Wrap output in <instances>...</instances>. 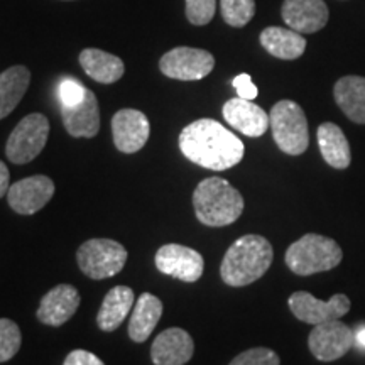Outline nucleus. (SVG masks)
<instances>
[{
  "instance_id": "obj_27",
  "label": "nucleus",
  "mask_w": 365,
  "mask_h": 365,
  "mask_svg": "<svg viewBox=\"0 0 365 365\" xmlns=\"http://www.w3.org/2000/svg\"><path fill=\"white\" fill-rule=\"evenodd\" d=\"M22 335L16 322L0 318V362H7L19 352Z\"/></svg>"
},
{
  "instance_id": "obj_33",
  "label": "nucleus",
  "mask_w": 365,
  "mask_h": 365,
  "mask_svg": "<svg viewBox=\"0 0 365 365\" xmlns=\"http://www.w3.org/2000/svg\"><path fill=\"white\" fill-rule=\"evenodd\" d=\"M11 173H9L6 163L0 161V198L7 195L9 188H11Z\"/></svg>"
},
{
  "instance_id": "obj_23",
  "label": "nucleus",
  "mask_w": 365,
  "mask_h": 365,
  "mask_svg": "<svg viewBox=\"0 0 365 365\" xmlns=\"http://www.w3.org/2000/svg\"><path fill=\"white\" fill-rule=\"evenodd\" d=\"M318 145L322 156L335 170H345L352 163L350 144L339 125L325 122L318 127Z\"/></svg>"
},
{
  "instance_id": "obj_32",
  "label": "nucleus",
  "mask_w": 365,
  "mask_h": 365,
  "mask_svg": "<svg viewBox=\"0 0 365 365\" xmlns=\"http://www.w3.org/2000/svg\"><path fill=\"white\" fill-rule=\"evenodd\" d=\"M63 365H105L97 355L86 352V350H73L68 354V357Z\"/></svg>"
},
{
  "instance_id": "obj_5",
  "label": "nucleus",
  "mask_w": 365,
  "mask_h": 365,
  "mask_svg": "<svg viewBox=\"0 0 365 365\" xmlns=\"http://www.w3.org/2000/svg\"><path fill=\"white\" fill-rule=\"evenodd\" d=\"M269 125L277 148L289 156H301L308 149V120L293 100H281L269 113Z\"/></svg>"
},
{
  "instance_id": "obj_2",
  "label": "nucleus",
  "mask_w": 365,
  "mask_h": 365,
  "mask_svg": "<svg viewBox=\"0 0 365 365\" xmlns=\"http://www.w3.org/2000/svg\"><path fill=\"white\" fill-rule=\"evenodd\" d=\"M272 259V245L266 237L244 235L228 247L220 266V276L232 287L252 284L267 272Z\"/></svg>"
},
{
  "instance_id": "obj_20",
  "label": "nucleus",
  "mask_w": 365,
  "mask_h": 365,
  "mask_svg": "<svg viewBox=\"0 0 365 365\" xmlns=\"http://www.w3.org/2000/svg\"><path fill=\"white\" fill-rule=\"evenodd\" d=\"M134 291L127 286H115L108 291L97 314V325L103 331H113L134 308Z\"/></svg>"
},
{
  "instance_id": "obj_18",
  "label": "nucleus",
  "mask_w": 365,
  "mask_h": 365,
  "mask_svg": "<svg viewBox=\"0 0 365 365\" xmlns=\"http://www.w3.org/2000/svg\"><path fill=\"white\" fill-rule=\"evenodd\" d=\"M223 118L228 125L249 137H261L269 129V115L252 100L230 98L223 105Z\"/></svg>"
},
{
  "instance_id": "obj_11",
  "label": "nucleus",
  "mask_w": 365,
  "mask_h": 365,
  "mask_svg": "<svg viewBox=\"0 0 365 365\" xmlns=\"http://www.w3.org/2000/svg\"><path fill=\"white\" fill-rule=\"evenodd\" d=\"M54 195V182L51 178L36 175L14 182L7 191V202L14 212L19 215H34L43 210Z\"/></svg>"
},
{
  "instance_id": "obj_31",
  "label": "nucleus",
  "mask_w": 365,
  "mask_h": 365,
  "mask_svg": "<svg viewBox=\"0 0 365 365\" xmlns=\"http://www.w3.org/2000/svg\"><path fill=\"white\" fill-rule=\"evenodd\" d=\"M232 85H234V88L237 90V95H239L240 98L254 100L259 93L257 86L254 85L252 78H250L247 73H242V75L235 76L234 81H232Z\"/></svg>"
},
{
  "instance_id": "obj_1",
  "label": "nucleus",
  "mask_w": 365,
  "mask_h": 365,
  "mask_svg": "<svg viewBox=\"0 0 365 365\" xmlns=\"http://www.w3.org/2000/svg\"><path fill=\"white\" fill-rule=\"evenodd\" d=\"M180 149L191 163L213 171L237 166L244 158V143L212 118H200L180 134Z\"/></svg>"
},
{
  "instance_id": "obj_12",
  "label": "nucleus",
  "mask_w": 365,
  "mask_h": 365,
  "mask_svg": "<svg viewBox=\"0 0 365 365\" xmlns=\"http://www.w3.org/2000/svg\"><path fill=\"white\" fill-rule=\"evenodd\" d=\"M156 267L166 276L182 282H196L202 277L205 261L198 250L180 244H166L158 250Z\"/></svg>"
},
{
  "instance_id": "obj_13",
  "label": "nucleus",
  "mask_w": 365,
  "mask_h": 365,
  "mask_svg": "<svg viewBox=\"0 0 365 365\" xmlns=\"http://www.w3.org/2000/svg\"><path fill=\"white\" fill-rule=\"evenodd\" d=\"M150 125L148 117L135 108H122L112 118V135L115 148L124 154H134L148 143Z\"/></svg>"
},
{
  "instance_id": "obj_34",
  "label": "nucleus",
  "mask_w": 365,
  "mask_h": 365,
  "mask_svg": "<svg viewBox=\"0 0 365 365\" xmlns=\"http://www.w3.org/2000/svg\"><path fill=\"white\" fill-rule=\"evenodd\" d=\"M355 341H357L359 346L365 349V327H362L357 333H355Z\"/></svg>"
},
{
  "instance_id": "obj_14",
  "label": "nucleus",
  "mask_w": 365,
  "mask_h": 365,
  "mask_svg": "<svg viewBox=\"0 0 365 365\" xmlns=\"http://www.w3.org/2000/svg\"><path fill=\"white\" fill-rule=\"evenodd\" d=\"M195 354V341L182 328H168L159 333L150 346L154 365H185Z\"/></svg>"
},
{
  "instance_id": "obj_9",
  "label": "nucleus",
  "mask_w": 365,
  "mask_h": 365,
  "mask_svg": "<svg viewBox=\"0 0 365 365\" xmlns=\"http://www.w3.org/2000/svg\"><path fill=\"white\" fill-rule=\"evenodd\" d=\"M354 344V331L340 319L314 325L313 331L308 336L309 350L319 362H333V360L341 359L352 349Z\"/></svg>"
},
{
  "instance_id": "obj_15",
  "label": "nucleus",
  "mask_w": 365,
  "mask_h": 365,
  "mask_svg": "<svg viewBox=\"0 0 365 365\" xmlns=\"http://www.w3.org/2000/svg\"><path fill=\"white\" fill-rule=\"evenodd\" d=\"M282 19L299 34H313L327 26L328 7L323 0H284Z\"/></svg>"
},
{
  "instance_id": "obj_4",
  "label": "nucleus",
  "mask_w": 365,
  "mask_h": 365,
  "mask_svg": "<svg viewBox=\"0 0 365 365\" xmlns=\"http://www.w3.org/2000/svg\"><path fill=\"white\" fill-rule=\"evenodd\" d=\"M344 252L330 237L307 234L286 250V266L298 276L325 272L341 262Z\"/></svg>"
},
{
  "instance_id": "obj_30",
  "label": "nucleus",
  "mask_w": 365,
  "mask_h": 365,
  "mask_svg": "<svg viewBox=\"0 0 365 365\" xmlns=\"http://www.w3.org/2000/svg\"><path fill=\"white\" fill-rule=\"evenodd\" d=\"M86 88L76 80H65L59 85V100L61 105H75L85 97Z\"/></svg>"
},
{
  "instance_id": "obj_25",
  "label": "nucleus",
  "mask_w": 365,
  "mask_h": 365,
  "mask_svg": "<svg viewBox=\"0 0 365 365\" xmlns=\"http://www.w3.org/2000/svg\"><path fill=\"white\" fill-rule=\"evenodd\" d=\"M31 83V71L26 66H12L0 73V120L19 105Z\"/></svg>"
},
{
  "instance_id": "obj_8",
  "label": "nucleus",
  "mask_w": 365,
  "mask_h": 365,
  "mask_svg": "<svg viewBox=\"0 0 365 365\" xmlns=\"http://www.w3.org/2000/svg\"><path fill=\"white\" fill-rule=\"evenodd\" d=\"M215 68V58L212 53L196 48H180L168 51L159 61V70L168 78L181 81H196L208 76Z\"/></svg>"
},
{
  "instance_id": "obj_21",
  "label": "nucleus",
  "mask_w": 365,
  "mask_h": 365,
  "mask_svg": "<svg viewBox=\"0 0 365 365\" xmlns=\"http://www.w3.org/2000/svg\"><path fill=\"white\" fill-rule=\"evenodd\" d=\"M163 314V303L150 293H143L135 301L129 322V336L135 344H143L150 336Z\"/></svg>"
},
{
  "instance_id": "obj_28",
  "label": "nucleus",
  "mask_w": 365,
  "mask_h": 365,
  "mask_svg": "<svg viewBox=\"0 0 365 365\" xmlns=\"http://www.w3.org/2000/svg\"><path fill=\"white\" fill-rule=\"evenodd\" d=\"M228 365H281V359L274 350L266 346H255L237 355Z\"/></svg>"
},
{
  "instance_id": "obj_16",
  "label": "nucleus",
  "mask_w": 365,
  "mask_h": 365,
  "mask_svg": "<svg viewBox=\"0 0 365 365\" xmlns=\"http://www.w3.org/2000/svg\"><path fill=\"white\" fill-rule=\"evenodd\" d=\"M61 118L68 134L73 137L91 139L100 130L98 100L91 90L86 88L85 97L75 105H61Z\"/></svg>"
},
{
  "instance_id": "obj_3",
  "label": "nucleus",
  "mask_w": 365,
  "mask_h": 365,
  "mask_svg": "<svg viewBox=\"0 0 365 365\" xmlns=\"http://www.w3.org/2000/svg\"><path fill=\"white\" fill-rule=\"evenodd\" d=\"M195 215L207 227H225L239 220L244 198L223 178H207L193 193Z\"/></svg>"
},
{
  "instance_id": "obj_7",
  "label": "nucleus",
  "mask_w": 365,
  "mask_h": 365,
  "mask_svg": "<svg viewBox=\"0 0 365 365\" xmlns=\"http://www.w3.org/2000/svg\"><path fill=\"white\" fill-rule=\"evenodd\" d=\"M49 137V120L43 113L22 118L7 139L6 154L14 164H27L43 153Z\"/></svg>"
},
{
  "instance_id": "obj_6",
  "label": "nucleus",
  "mask_w": 365,
  "mask_h": 365,
  "mask_svg": "<svg viewBox=\"0 0 365 365\" xmlns=\"http://www.w3.org/2000/svg\"><path fill=\"white\" fill-rule=\"evenodd\" d=\"M76 261L81 272L90 279H107L124 269L127 250L110 239H90L80 245Z\"/></svg>"
},
{
  "instance_id": "obj_10",
  "label": "nucleus",
  "mask_w": 365,
  "mask_h": 365,
  "mask_svg": "<svg viewBox=\"0 0 365 365\" xmlns=\"http://www.w3.org/2000/svg\"><path fill=\"white\" fill-rule=\"evenodd\" d=\"M289 309L301 322L308 325H319V323L340 319L350 312V299L345 294H335L328 301L314 298L307 291H296L289 296Z\"/></svg>"
},
{
  "instance_id": "obj_29",
  "label": "nucleus",
  "mask_w": 365,
  "mask_h": 365,
  "mask_svg": "<svg viewBox=\"0 0 365 365\" xmlns=\"http://www.w3.org/2000/svg\"><path fill=\"white\" fill-rule=\"evenodd\" d=\"M215 11L217 0H186V17L195 26H207Z\"/></svg>"
},
{
  "instance_id": "obj_24",
  "label": "nucleus",
  "mask_w": 365,
  "mask_h": 365,
  "mask_svg": "<svg viewBox=\"0 0 365 365\" xmlns=\"http://www.w3.org/2000/svg\"><path fill=\"white\" fill-rule=\"evenodd\" d=\"M335 102L350 120L365 124V78L344 76L335 85Z\"/></svg>"
},
{
  "instance_id": "obj_17",
  "label": "nucleus",
  "mask_w": 365,
  "mask_h": 365,
  "mask_svg": "<svg viewBox=\"0 0 365 365\" xmlns=\"http://www.w3.org/2000/svg\"><path fill=\"white\" fill-rule=\"evenodd\" d=\"M80 307V293L71 284H58L41 299L36 317L49 327H61Z\"/></svg>"
},
{
  "instance_id": "obj_26",
  "label": "nucleus",
  "mask_w": 365,
  "mask_h": 365,
  "mask_svg": "<svg viewBox=\"0 0 365 365\" xmlns=\"http://www.w3.org/2000/svg\"><path fill=\"white\" fill-rule=\"evenodd\" d=\"M222 17L228 26L244 27L252 21L255 0H220Z\"/></svg>"
},
{
  "instance_id": "obj_19",
  "label": "nucleus",
  "mask_w": 365,
  "mask_h": 365,
  "mask_svg": "<svg viewBox=\"0 0 365 365\" xmlns=\"http://www.w3.org/2000/svg\"><path fill=\"white\" fill-rule=\"evenodd\" d=\"M80 65L83 71L97 83L110 85L124 76V61L115 54H110L102 49L88 48L80 53Z\"/></svg>"
},
{
  "instance_id": "obj_22",
  "label": "nucleus",
  "mask_w": 365,
  "mask_h": 365,
  "mask_svg": "<svg viewBox=\"0 0 365 365\" xmlns=\"http://www.w3.org/2000/svg\"><path fill=\"white\" fill-rule=\"evenodd\" d=\"M259 41L269 54L279 59H298L307 49V39L286 27H266L259 36Z\"/></svg>"
}]
</instances>
